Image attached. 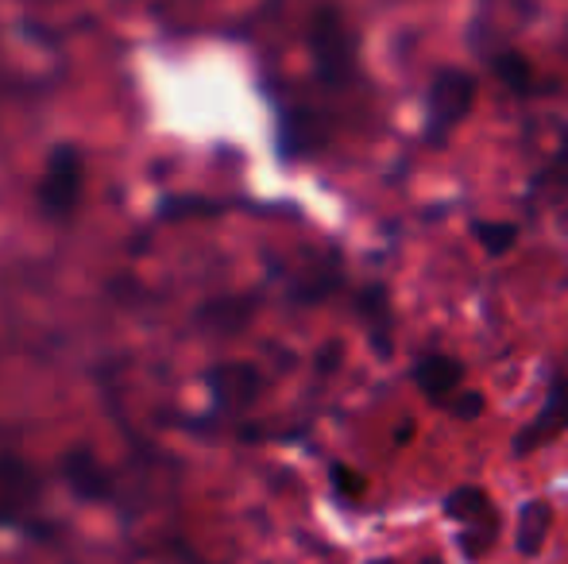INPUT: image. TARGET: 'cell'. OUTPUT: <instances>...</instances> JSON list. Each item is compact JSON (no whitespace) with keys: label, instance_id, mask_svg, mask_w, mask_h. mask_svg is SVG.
Segmentation results:
<instances>
[{"label":"cell","instance_id":"12","mask_svg":"<svg viewBox=\"0 0 568 564\" xmlns=\"http://www.w3.org/2000/svg\"><path fill=\"white\" fill-rule=\"evenodd\" d=\"M333 483H337V491H341L344 499H359V495H364V475H356L352 468H344V464L333 468Z\"/></svg>","mask_w":568,"mask_h":564},{"label":"cell","instance_id":"10","mask_svg":"<svg viewBox=\"0 0 568 564\" xmlns=\"http://www.w3.org/2000/svg\"><path fill=\"white\" fill-rule=\"evenodd\" d=\"M225 383H221V399L225 402H252L255 399V391H260V376H255L252 368H229L225 376Z\"/></svg>","mask_w":568,"mask_h":564},{"label":"cell","instance_id":"13","mask_svg":"<svg viewBox=\"0 0 568 564\" xmlns=\"http://www.w3.org/2000/svg\"><path fill=\"white\" fill-rule=\"evenodd\" d=\"M418 564H442V561H437V557H426V561H418Z\"/></svg>","mask_w":568,"mask_h":564},{"label":"cell","instance_id":"14","mask_svg":"<svg viewBox=\"0 0 568 564\" xmlns=\"http://www.w3.org/2000/svg\"><path fill=\"white\" fill-rule=\"evenodd\" d=\"M372 564H395V561H372Z\"/></svg>","mask_w":568,"mask_h":564},{"label":"cell","instance_id":"1","mask_svg":"<svg viewBox=\"0 0 568 564\" xmlns=\"http://www.w3.org/2000/svg\"><path fill=\"white\" fill-rule=\"evenodd\" d=\"M445 519L460 526L456 534V545H460L464 561H484L491 553L495 537H499V511H495L491 495L476 483H464V488H453L442 503Z\"/></svg>","mask_w":568,"mask_h":564},{"label":"cell","instance_id":"4","mask_svg":"<svg viewBox=\"0 0 568 564\" xmlns=\"http://www.w3.org/2000/svg\"><path fill=\"white\" fill-rule=\"evenodd\" d=\"M561 433H568V376H557L554 383H549L546 407L538 410V418H534L530 425L518 429L515 441H510V452H515V457H530V452L554 444Z\"/></svg>","mask_w":568,"mask_h":564},{"label":"cell","instance_id":"6","mask_svg":"<svg viewBox=\"0 0 568 564\" xmlns=\"http://www.w3.org/2000/svg\"><path fill=\"white\" fill-rule=\"evenodd\" d=\"M356 314H359V321H364L367 340H372L375 356H383V360H387V356L395 352V340H390V301H387V290H383L379 283L364 286V290H359V298H356Z\"/></svg>","mask_w":568,"mask_h":564},{"label":"cell","instance_id":"2","mask_svg":"<svg viewBox=\"0 0 568 564\" xmlns=\"http://www.w3.org/2000/svg\"><path fill=\"white\" fill-rule=\"evenodd\" d=\"M476 105V78L464 70H442L426 93V143L442 147L453 136V129Z\"/></svg>","mask_w":568,"mask_h":564},{"label":"cell","instance_id":"8","mask_svg":"<svg viewBox=\"0 0 568 564\" xmlns=\"http://www.w3.org/2000/svg\"><path fill=\"white\" fill-rule=\"evenodd\" d=\"M471 236H476L479 248H484L487 256L499 259L518 244V225H510V221H476V225H471Z\"/></svg>","mask_w":568,"mask_h":564},{"label":"cell","instance_id":"7","mask_svg":"<svg viewBox=\"0 0 568 564\" xmlns=\"http://www.w3.org/2000/svg\"><path fill=\"white\" fill-rule=\"evenodd\" d=\"M554 530V506L546 499H530V503L518 511V526H515V550L523 557H538L546 550V537Z\"/></svg>","mask_w":568,"mask_h":564},{"label":"cell","instance_id":"11","mask_svg":"<svg viewBox=\"0 0 568 564\" xmlns=\"http://www.w3.org/2000/svg\"><path fill=\"white\" fill-rule=\"evenodd\" d=\"M484 410H487V399L479 391H456L453 402H449V414L456 418V422H476Z\"/></svg>","mask_w":568,"mask_h":564},{"label":"cell","instance_id":"3","mask_svg":"<svg viewBox=\"0 0 568 564\" xmlns=\"http://www.w3.org/2000/svg\"><path fill=\"white\" fill-rule=\"evenodd\" d=\"M314 59L325 85L344 90L356 78V35L344 28L337 8H322L314 23Z\"/></svg>","mask_w":568,"mask_h":564},{"label":"cell","instance_id":"5","mask_svg":"<svg viewBox=\"0 0 568 564\" xmlns=\"http://www.w3.org/2000/svg\"><path fill=\"white\" fill-rule=\"evenodd\" d=\"M414 383L422 387L429 402H445L460 391L464 383V363L456 356H445V352H429L414 363Z\"/></svg>","mask_w":568,"mask_h":564},{"label":"cell","instance_id":"9","mask_svg":"<svg viewBox=\"0 0 568 564\" xmlns=\"http://www.w3.org/2000/svg\"><path fill=\"white\" fill-rule=\"evenodd\" d=\"M495 74H499V82L507 85V90H515V93H530L534 90L530 59H523L518 51H503L499 59H495Z\"/></svg>","mask_w":568,"mask_h":564}]
</instances>
